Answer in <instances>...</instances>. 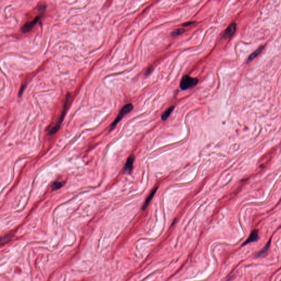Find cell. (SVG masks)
Listing matches in <instances>:
<instances>
[{
	"instance_id": "obj_1",
	"label": "cell",
	"mask_w": 281,
	"mask_h": 281,
	"mask_svg": "<svg viewBox=\"0 0 281 281\" xmlns=\"http://www.w3.org/2000/svg\"><path fill=\"white\" fill-rule=\"evenodd\" d=\"M71 94L68 93V94H67L66 97H65V100L64 104L63 109L62 112L60 117H59L58 121H57V123H56L55 125L53 127L52 129H51V130L50 131V135H54L55 134H56L58 132L59 129H60V125H61L62 123L63 122V121L64 120V118L65 117V115L66 114V112H67V108H68V106L69 101H70V99H71Z\"/></svg>"
},
{
	"instance_id": "obj_2",
	"label": "cell",
	"mask_w": 281,
	"mask_h": 281,
	"mask_svg": "<svg viewBox=\"0 0 281 281\" xmlns=\"http://www.w3.org/2000/svg\"><path fill=\"white\" fill-rule=\"evenodd\" d=\"M198 82V80L197 78L192 77L186 75L182 78L180 86L182 90H186L195 86Z\"/></svg>"
},
{
	"instance_id": "obj_3",
	"label": "cell",
	"mask_w": 281,
	"mask_h": 281,
	"mask_svg": "<svg viewBox=\"0 0 281 281\" xmlns=\"http://www.w3.org/2000/svg\"><path fill=\"white\" fill-rule=\"evenodd\" d=\"M133 108H134V106L131 103H129V104H127V105H124L122 108V109L120 110L117 117H116V119L113 121V123L111 124L110 129L112 130L119 123V122H120V121L123 119V117L125 115H126L127 114H128L133 109Z\"/></svg>"
},
{
	"instance_id": "obj_4",
	"label": "cell",
	"mask_w": 281,
	"mask_h": 281,
	"mask_svg": "<svg viewBox=\"0 0 281 281\" xmlns=\"http://www.w3.org/2000/svg\"><path fill=\"white\" fill-rule=\"evenodd\" d=\"M42 14L43 13L40 14L39 15L36 16L31 21H30L29 22H27V23L25 24L22 28V32L23 33H26L30 31L35 26L36 24L40 20Z\"/></svg>"
},
{
	"instance_id": "obj_5",
	"label": "cell",
	"mask_w": 281,
	"mask_h": 281,
	"mask_svg": "<svg viewBox=\"0 0 281 281\" xmlns=\"http://www.w3.org/2000/svg\"><path fill=\"white\" fill-rule=\"evenodd\" d=\"M135 160V156L134 155H131L126 160L125 164L124 170V172L126 174H130L132 169L133 164Z\"/></svg>"
},
{
	"instance_id": "obj_6",
	"label": "cell",
	"mask_w": 281,
	"mask_h": 281,
	"mask_svg": "<svg viewBox=\"0 0 281 281\" xmlns=\"http://www.w3.org/2000/svg\"><path fill=\"white\" fill-rule=\"evenodd\" d=\"M259 239V231H258V229H254V230H253L252 232H251V233L250 234L249 237H248V238L244 242L243 246L246 245V244H249L250 243H252V242H256Z\"/></svg>"
},
{
	"instance_id": "obj_7",
	"label": "cell",
	"mask_w": 281,
	"mask_h": 281,
	"mask_svg": "<svg viewBox=\"0 0 281 281\" xmlns=\"http://www.w3.org/2000/svg\"><path fill=\"white\" fill-rule=\"evenodd\" d=\"M236 28H237V25L235 23L231 24L228 28L225 30L223 34V37L225 38H228L232 36L236 31Z\"/></svg>"
},
{
	"instance_id": "obj_8",
	"label": "cell",
	"mask_w": 281,
	"mask_h": 281,
	"mask_svg": "<svg viewBox=\"0 0 281 281\" xmlns=\"http://www.w3.org/2000/svg\"><path fill=\"white\" fill-rule=\"evenodd\" d=\"M157 189H158V187H157L155 188H154V189L152 191V192L150 193V194H149V195L148 196V197H147V198L146 200V201H145V202L144 204H143V206H142V210H145V209H146L147 207L148 206V204H149V203H150V202H151V200L153 199V198L154 195H155V193H156V192H157Z\"/></svg>"
},
{
	"instance_id": "obj_9",
	"label": "cell",
	"mask_w": 281,
	"mask_h": 281,
	"mask_svg": "<svg viewBox=\"0 0 281 281\" xmlns=\"http://www.w3.org/2000/svg\"><path fill=\"white\" fill-rule=\"evenodd\" d=\"M175 108V106H171L169 108H168L165 111H164L163 114L162 115V119L163 121H165L168 117H169L171 113L174 111Z\"/></svg>"
},
{
	"instance_id": "obj_10",
	"label": "cell",
	"mask_w": 281,
	"mask_h": 281,
	"mask_svg": "<svg viewBox=\"0 0 281 281\" xmlns=\"http://www.w3.org/2000/svg\"><path fill=\"white\" fill-rule=\"evenodd\" d=\"M270 243H271V240L266 244V245L264 246L263 249L261 251L258 252V253L256 254V257H263L264 255H265L268 252V250H269V246H270Z\"/></svg>"
},
{
	"instance_id": "obj_11",
	"label": "cell",
	"mask_w": 281,
	"mask_h": 281,
	"mask_svg": "<svg viewBox=\"0 0 281 281\" xmlns=\"http://www.w3.org/2000/svg\"><path fill=\"white\" fill-rule=\"evenodd\" d=\"M263 48H264L263 46L259 47L258 49L255 52L252 53V54L249 56V57L248 58V62L250 61V60H252V59H253L255 58V57H257L258 55L262 52V51L263 50Z\"/></svg>"
},
{
	"instance_id": "obj_12",
	"label": "cell",
	"mask_w": 281,
	"mask_h": 281,
	"mask_svg": "<svg viewBox=\"0 0 281 281\" xmlns=\"http://www.w3.org/2000/svg\"><path fill=\"white\" fill-rule=\"evenodd\" d=\"M65 181H57L54 182L52 185L53 191H55L57 189H58L62 187L65 184Z\"/></svg>"
},
{
	"instance_id": "obj_13",
	"label": "cell",
	"mask_w": 281,
	"mask_h": 281,
	"mask_svg": "<svg viewBox=\"0 0 281 281\" xmlns=\"http://www.w3.org/2000/svg\"><path fill=\"white\" fill-rule=\"evenodd\" d=\"M185 30L183 29L182 28L176 30L172 32L171 35L172 36H177V35H181L182 33H183L185 32Z\"/></svg>"
},
{
	"instance_id": "obj_14",
	"label": "cell",
	"mask_w": 281,
	"mask_h": 281,
	"mask_svg": "<svg viewBox=\"0 0 281 281\" xmlns=\"http://www.w3.org/2000/svg\"><path fill=\"white\" fill-rule=\"evenodd\" d=\"M194 23H195V22H186L185 23L183 24L182 25L183 26H189V25H191L192 24Z\"/></svg>"
},
{
	"instance_id": "obj_15",
	"label": "cell",
	"mask_w": 281,
	"mask_h": 281,
	"mask_svg": "<svg viewBox=\"0 0 281 281\" xmlns=\"http://www.w3.org/2000/svg\"><path fill=\"white\" fill-rule=\"evenodd\" d=\"M151 70H152V68H148V70H147L146 73V75H147V74H149V73H151Z\"/></svg>"
}]
</instances>
